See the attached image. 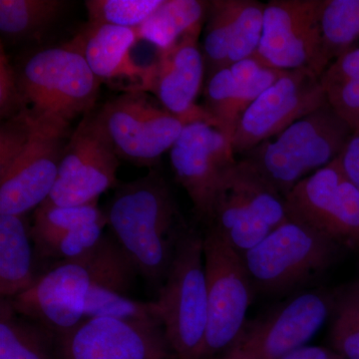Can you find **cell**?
Listing matches in <instances>:
<instances>
[{"mask_svg": "<svg viewBox=\"0 0 359 359\" xmlns=\"http://www.w3.org/2000/svg\"><path fill=\"white\" fill-rule=\"evenodd\" d=\"M105 215L116 242L139 275L160 290L189 230L166 182L152 172L122 184Z\"/></svg>", "mask_w": 359, "mask_h": 359, "instance_id": "6da1fadb", "label": "cell"}, {"mask_svg": "<svg viewBox=\"0 0 359 359\" xmlns=\"http://www.w3.org/2000/svg\"><path fill=\"white\" fill-rule=\"evenodd\" d=\"M353 130L327 102L238 160L283 198L339 157Z\"/></svg>", "mask_w": 359, "mask_h": 359, "instance_id": "7a4b0ae2", "label": "cell"}, {"mask_svg": "<svg viewBox=\"0 0 359 359\" xmlns=\"http://www.w3.org/2000/svg\"><path fill=\"white\" fill-rule=\"evenodd\" d=\"M68 132L22 114L0 128V215L25 216L48 199Z\"/></svg>", "mask_w": 359, "mask_h": 359, "instance_id": "3957f363", "label": "cell"}, {"mask_svg": "<svg viewBox=\"0 0 359 359\" xmlns=\"http://www.w3.org/2000/svg\"><path fill=\"white\" fill-rule=\"evenodd\" d=\"M14 67L25 114L34 121L69 131L71 122L94 110L101 81L65 45L34 52Z\"/></svg>", "mask_w": 359, "mask_h": 359, "instance_id": "277c9868", "label": "cell"}, {"mask_svg": "<svg viewBox=\"0 0 359 359\" xmlns=\"http://www.w3.org/2000/svg\"><path fill=\"white\" fill-rule=\"evenodd\" d=\"M341 245L290 219L243 255L255 292L280 294L301 289L337 262Z\"/></svg>", "mask_w": 359, "mask_h": 359, "instance_id": "5b68a950", "label": "cell"}, {"mask_svg": "<svg viewBox=\"0 0 359 359\" xmlns=\"http://www.w3.org/2000/svg\"><path fill=\"white\" fill-rule=\"evenodd\" d=\"M163 327L177 359H202L209 306L204 236L190 230L180 241L158 299Z\"/></svg>", "mask_w": 359, "mask_h": 359, "instance_id": "8992f818", "label": "cell"}, {"mask_svg": "<svg viewBox=\"0 0 359 359\" xmlns=\"http://www.w3.org/2000/svg\"><path fill=\"white\" fill-rule=\"evenodd\" d=\"M204 259L209 318L202 359H212L240 339L256 292L242 256L210 228L204 235Z\"/></svg>", "mask_w": 359, "mask_h": 359, "instance_id": "52a82bcc", "label": "cell"}, {"mask_svg": "<svg viewBox=\"0 0 359 359\" xmlns=\"http://www.w3.org/2000/svg\"><path fill=\"white\" fill-rule=\"evenodd\" d=\"M290 219L285 198L238 159L205 226L243 256Z\"/></svg>", "mask_w": 359, "mask_h": 359, "instance_id": "ba28073f", "label": "cell"}, {"mask_svg": "<svg viewBox=\"0 0 359 359\" xmlns=\"http://www.w3.org/2000/svg\"><path fill=\"white\" fill-rule=\"evenodd\" d=\"M97 114L118 157L140 167L155 165L186 126L147 92L123 93Z\"/></svg>", "mask_w": 359, "mask_h": 359, "instance_id": "9c48e42d", "label": "cell"}, {"mask_svg": "<svg viewBox=\"0 0 359 359\" xmlns=\"http://www.w3.org/2000/svg\"><path fill=\"white\" fill-rule=\"evenodd\" d=\"M321 0H271L254 57L273 69H308L321 77L330 65L320 25Z\"/></svg>", "mask_w": 359, "mask_h": 359, "instance_id": "30bf717a", "label": "cell"}, {"mask_svg": "<svg viewBox=\"0 0 359 359\" xmlns=\"http://www.w3.org/2000/svg\"><path fill=\"white\" fill-rule=\"evenodd\" d=\"M334 306V295L327 290L299 292L247 323L240 339L223 354L228 359H280L308 346L332 316Z\"/></svg>", "mask_w": 359, "mask_h": 359, "instance_id": "8fae6325", "label": "cell"}, {"mask_svg": "<svg viewBox=\"0 0 359 359\" xmlns=\"http://www.w3.org/2000/svg\"><path fill=\"white\" fill-rule=\"evenodd\" d=\"M175 176L205 224L229 177L238 165L233 142L216 127L204 122L186 125L170 150Z\"/></svg>", "mask_w": 359, "mask_h": 359, "instance_id": "7c38bea8", "label": "cell"}, {"mask_svg": "<svg viewBox=\"0 0 359 359\" xmlns=\"http://www.w3.org/2000/svg\"><path fill=\"white\" fill-rule=\"evenodd\" d=\"M118 168L119 157L93 110L68 139L55 185L43 204L68 207L97 203L117 183Z\"/></svg>", "mask_w": 359, "mask_h": 359, "instance_id": "4fadbf2b", "label": "cell"}, {"mask_svg": "<svg viewBox=\"0 0 359 359\" xmlns=\"http://www.w3.org/2000/svg\"><path fill=\"white\" fill-rule=\"evenodd\" d=\"M285 200L290 219L359 252V190L339 158L299 182Z\"/></svg>", "mask_w": 359, "mask_h": 359, "instance_id": "5bb4252c", "label": "cell"}, {"mask_svg": "<svg viewBox=\"0 0 359 359\" xmlns=\"http://www.w3.org/2000/svg\"><path fill=\"white\" fill-rule=\"evenodd\" d=\"M325 103L320 76L308 69L287 71L241 118L233 137L236 155L249 152Z\"/></svg>", "mask_w": 359, "mask_h": 359, "instance_id": "9a60e30c", "label": "cell"}, {"mask_svg": "<svg viewBox=\"0 0 359 359\" xmlns=\"http://www.w3.org/2000/svg\"><path fill=\"white\" fill-rule=\"evenodd\" d=\"M56 359H177L160 323L84 318L55 339Z\"/></svg>", "mask_w": 359, "mask_h": 359, "instance_id": "2e32d148", "label": "cell"}, {"mask_svg": "<svg viewBox=\"0 0 359 359\" xmlns=\"http://www.w3.org/2000/svg\"><path fill=\"white\" fill-rule=\"evenodd\" d=\"M91 285V276L83 263L78 259H66L54 264L32 287L8 301L16 313L57 337L84 320L85 302Z\"/></svg>", "mask_w": 359, "mask_h": 359, "instance_id": "e0dca14e", "label": "cell"}, {"mask_svg": "<svg viewBox=\"0 0 359 359\" xmlns=\"http://www.w3.org/2000/svg\"><path fill=\"white\" fill-rule=\"evenodd\" d=\"M202 30L188 33L165 50H158L153 65L150 92L161 105L185 125L204 122L216 127V122L197 103L205 76L204 55L199 45Z\"/></svg>", "mask_w": 359, "mask_h": 359, "instance_id": "ac0fdd59", "label": "cell"}, {"mask_svg": "<svg viewBox=\"0 0 359 359\" xmlns=\"http://www.w3.org/2000/svg\"><path fill=\"white\" fill-rule=\"evenodd\" d=\"M266 4L257 0H212L204 25L205 76L254 57L263 35Z\"/></svg>", "mask_w": 359, "mask_h": 359, "instance_id": "d6986e66", "label": "cell"}, {"mask_svg": "<svg viewBox=\"0 0 359 359\" xmlns=\"http://www.w3.org/2000/svg\"><path fill=\"white\" fill-rule=\"evenodd\" d=\"M136 28L87 23L65 44L82 56L101 82L127 92H150L153 65H139L131 57L138 41Z\"/></svg>", "mask_w": 359, "mask_h": 359, "instance_id": "ffe728a7", "label": "cell"}, {"mask_svg": "<svg viewBox=\"0 0 359 359\" xmlns=\"http://www.w3.org/2000/svg\"><path fill=\"white\" fill-rule=\"evenodd\" d=\"M285 72L266 67L255 57L226 66L207 77L203 107L217 128L233 142L238 123L248 108Z\"/></svg>", "mask_w": 359, "mask_h": 359, "instance_id": "44dd1931", "label": "cell"}, {"mask_svg": "<svg viewBox=\"0 0 359 359\" xmlns=\"http://www.w3.org/2000/svg\"><path fill=\"white\" fill-rule=\"evenodd\" d=\"M32 238L25 216L0 215V295L11 299L37 280L33 271Z\"/></svg>", "mask_w": 359, "mask_h": 359, "instance_id": "7402d4cb", "label": "cell"}, {"mask_svg": "<svg viewBox=\"0 0 359 359\" xmlns=\"http://www.w3.org/2000/svg\"><path fill=\"white\" fill-rule=\"evenodd\" d=\"M210 1L163 0L154 13L136 28L139 40L165 50L188 33L203 30Z\"/></svg>", "mask_w": 359, "mask_h": 359, "instance_id": "603a6c76", "label": "cell"}, {"mask_svg": "<svg viewBox=\"0 0 359 359\" xmlns=\"http://www.w3.org/2000/svg\"><path fill=\"white\" fill-rule=\"evenodd\" d=\"M55 334L0 302V359H56Z\"/></svg>", "mask_w": 359, "mask_h": 359, "instance_id": "cb8c5ba5", "label": "cell"}, {"mask_svg": "<svg viewBox=\"0 0 359 359\" xmlns=\"http://www.w3.org/2000/svg\"><path fill=\"white\" fill-rule=\"evenodd\" d=\"M62 0H0V32L11 41L39 39L65 13Z\"/></svg>", "mask_w": 359, "mask_h": 359, "instance_id": "d4e9b609", "label": "cell"}, {"mask_svg": "<svg viewBox=\"0 0 359 359\" xmlns=\"http://www.w3.org/2000/svg\"><path fill=\"white\" fill-rule=\"evenodd\" d=\"M320 82L330 107L353 131L359 130V48L334 59Z\"/></svg>", "mask_w": 359, "mask_h": 359, "instance_id": "484cf974", "label": "cell"}, {"mask_svg": "<svg viewBox=\"0 0 359 359\" xmlns=\"http://www.w3.org/2000/svg\"><path fill=\"white\" fill-rule=\"evenodd\" d=\"M88 269L92 285L127 295L139 275L115 238L103 236L90 252L78 257Z\"/></svg>", "mask_w": 359, "mask_h": 359, "instance_id": "4316f807", "label": "cell"}, {"mask_svg": "<svg viewBox=\"0 0 359 359\" xmlns=\"http://www.w3.org/2000/svg\"><path fill=\"white\" fill-rule=\"evenodd\" d=\"M320 25L330 65L359 40V0H321Z\"/></svg>", "mask_w": 359, "mask_h": 359, "instance_id": "83f0119b", "label": "cell"}, {"mask_svg": "<svg viewBox=\"0 0 359 359\" xmlns=\"http://www.w3.org/2000/svg\"><path fill=\"white\" fill-rule=\"evenodd\" d=\"M108 318L163 325L157 301H135L127 295L92 285L85 302L84 318Z\"/></svg>", "mask_w": 359, "mask_h": 359, "instance_id": "f1b7e54d", "label": "cell"}, {"mask_svg": "<svg viewBox=\"0 0 359 359\" xmlns=\"http://www.w3.org/2000/svg\"><path fill=\"white\" fill-rule=\"evenodd\" d=\"M103 218L105 214L99 210L97 203L68 207L42 204L35 210L30 236L36 249L68 231Z\"/></svg>", "mask_w": 359, "mask_h": 359, "instance_id": "f546056e", "label": "cell"}, {"mask_svg": "<svg viewBox=\"0 0 359 359\" xmlns=\"http://www.w3.org/2000/svg\"><path fill=\"white\" fill-rule=\"evenodd\" d=\"M330 337L344 359H359V280L334 297Z\"/></svg>", "mask_w": 359, "mask_h": 359, "instance_id": "4dcf8cb0", "label": "cell"}, {"mask_svg": "<svg viewBox=\"0 0 359 359\" xmlns=\"http://www.w3.org/2000/svg\"><path fill=\"white\" fill-rule=\"evenodd\" d=\"M163 0H87L89 23L137 28Z\"/></svg>", "mask_w": 359, "mask_h": 359, "instance_id": "1f68e13d", "label": "cell"}, {"mask_svg": "<svg viewBox=\"0 0 359 359\" xmlns=\"http://www.w3.org/2000/svg\"><path fill=\"white\" fill-rule=\"evenodd\" d=\"M107 218L98 219L73 229L50 242L40 245L35 252L40 257L57 259L60 261L74 259L90 252L103 238V230L107 226Z\"/></svg>", "mask_w": 359, "mask_h": 359, "instance_id": "d6a6232c", "label": "cell"}, {"mask_svg": "<svg viewBox=\"0 0 359 359\" xmlns=\"http://www.w3.org/2000/svg\"><path fill=\"white\" fill-rule=\"evenodd\" d=\"M0 47V117L4 122L25 114V106L18 87L15 67L9 61L4 44Z\"/></svg>", "mask_w": 359, "mask_h": 359, "instance_id": "836d02e7", "label": "cell"}, {"mask_svg": "<svg viewBox=\"0 0 359 359\" xmlns=\"http://www.w3.org/2000/svg\"><path fill=\"white\" fill-rule=\"evenodd\" d=\"M339 158L347 178L359 190V130L351 134Z\"/></svg>", "mask_w": 359, "mask_h": 359, "instance_id": "e575fe53", "label": "cell"}, {"mask_svg": "<svg viewBox=\"0 0 359 359\" xmlns=\"http://www.w3.org/2000/svg\"><path fill=\"white\" fill-rule=\"evenodd\" d=\"M280 359H344L337 351L327 347L304 346L285 354Z\"/></svg>", "mask_w": 359, "mask_h": 359, "instance_id": "d590c367", "label": "cell"}, {"mask_svg": "<svg viewBox=\"0 0 359 359\" xmlns=\"http://www.w3.org/2000/svg\"><path fill=\"white\" fill-rule=\"evenodd\" d=\"M212 359H228V358H226V356H224V355H223V354H222V355L217 356V358H212Z\"/></svg>", "mask_w": 359, "mask_h": 359, "instance_id": "8d00e7d4", "label": "cell"}]
</instances>
